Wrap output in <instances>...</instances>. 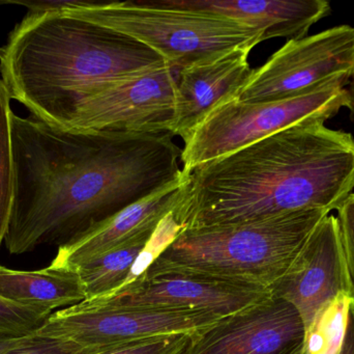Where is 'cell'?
Listing matches in <instances>:
<instances>
[{
  "instance_id": "6da1fadb",
  "label": "cell",
  "mask_w": 354,
  "mask_h": 354,
  "mask_svg": "<svg viewBox=\"0 0 354 354\" xmlns=\"http://www.w3.org/2000/svg\"><path fill=\"white\" fill-rule=\"evenodd\" d=\"M10 137L12 255L68 245L183 172L170 133L70 130L12 112Z\"/></svg>"
},
{
  "instance_id": "7a4b0ae2",
  "label": "cell",
  "mask_w": 354,
  "mask_h": 354,
  "mask_svg": "<svg viewBox=\"0 0 354 354\" xmlns=\"http://www.w3.org/2000/svg\"><path fill=\"white\" fill-rule=\"evenodd\" d=\"M353 189V135L301 123L183 170L174 215L181 228L198 229L332 212Z\"/></svg>"
},
{
  "instance_id": "3957f363",
  "label": "cell",
  "mask_w": 354,
  "mask_h": 354,
  "mask_svg": "<svg viewBox=\"0 0 354 354\" xmlns=\"http://www.w3.org/2000/svg\"><path fill=\"white\" fill-rule=\"evenodd\" d=\"M166 64L137 39L68 10L28 12L0 48L10 100L58 128L107 85Z\"/></svg>"
},
{
  "instance_id": "277c9868",
  "label": "cell",
  "mask_w": 354,
  "mask_h": 354,
  "mask_svg": "<svg viewBox=\"0 0 354 354\" xmlns=\"http://www.w3.org/2000/svg\"><path fill=\"white\" fill-rule=\"evenodd\" d=\"M330 213L303 210L243 224L183 229L143 276H189L272 290Z\"/></svg>"
},
{
  "instance_id": "5b68a950",
  "label": "cell",
  "mask_w": 354,
  "mask_h": 354,
  "mask_svg": "<svg viewBox=\"0 0 354 354\" xmlns=\"http://www.w3.org/2000/svg\"><path fill=\"white\" fill-rule=\"evenodd\" d=\"M29 12L68 10L129 35L159 53L176 70L204 62L235 48H255L259 30L222 15L181 8L169 0L91 2L30 0Z\"/></svg>"
},
{
  "instance_id": "8992f818",
  "label": "cell",
  "mask_w": 354,
  "mask_h": 354,
  "mask_svg": "<svg viewBox=\"0 0 354 354\" xmlns=\"http://www.w3.org/2000/svg\"><path fill=\"white\" fill-rule=\"evenodd\" d=\"M348 103L346 87L335 85L280 101L234 100L212 112L181 149L183 172L295 125L330 120Z\"/></svg>"
},
{
  "instance_id": "52a82bcc",
  "label": "cell",
  "mask_w": 354,
  "mask_h": 354,
  "mask_svg": "<svg viewBox=\"0 0 354 354\" xmlns=\"http://www.w3.org/2000/svg\"><path fill=\"white\" fill-rule=\"evenodd\" d=\"M354 77V27L338 25L288 39L253 70L237 101H280L326 87H348Z\"/></svg>"
},
{
  "instance_id": "ba28073f",
  "label": "cell",
  "mask_w": 354,
  "mask_h": 354,
  "mask_svg": "<svg viewBox=\"0 0 354 354\" xmlns=\"http://www.w3.org/2000/svg\"><path fill=\"white\" fill-rule=\"evenodd\" d=\"M222 319L200 312L114 307L84 301L52 313L35 334L102 351L156 337L194 336Z\"/></svg>"
},
{
  "instance_id": "9c48e42d",
  "label": "cell",
  "mask_w": 354,
  "mask_h": 354,
  "mask_svg": "<svg viewBox=\"0 0 354 354\" xmlns=\"http://www.w3.org/2000/svg\"><path fill=\"white\" fill-rule=\"evenodd\" d=\"M176 89L174 69L164 64L107 85L83 102L62 129L171 134Z\"/></svg>"
},
{
  "instance_id": "30bf717a",
  "label": "cell",
  "mask_w": 354,
  "mask_h": 354,
  "mask_svg": "<svg viewBox=\"0 0 354 354\" xmlns=\"http://www.w3.org/2000/svg\"><path fill=\"white\" fill-rule=\"evenodd\" d=\"M274 297L270 289L180 276H142L118 292L91 299L114 307L200 312L230 317Z\"/></svg>"
},
{
  "instance_id": "8fae6325",
  "label": "cell",
  "mask_w": 354,
  "mask_h": 354,
  "mask_svg": "<svg viewBox=\"0 0 354 354\" xmlns=\"http://www.w3.org/2000/svg\"><path fill=\"white\" fill-rule=\"evenodd\" d=\"M304 340L299 312L274 295L195 335L183 354H292Z\"/></svg>"
},
{
  "instance_id": "7c38bea8",
  "label": "cell",
  "mask_w": 354,
  "mask_h": 354,
  "mask_svg": "<svg viewBox=\"0 0 354 354\" xmlns=\"http://www.w3.org/2000/svg\"><path fill=\"white\" fill-rule=\"evenodd\" d=\"M272 291L297 310L305 330L328 301L349 294L336 216L330 213L319 222L292 267Z\"/></svg>"
},
{
  "instance_id": "4fadbf2b",
  "label": "cell",
  "mask_w": 354,
  "mask_h": 354,
  "mask_svg": "<svg viewBox=\"0 0 354 354\" xmlns=\"http://www.w3.org/2000/svg\"><path fill=\"white\" fill-rule=\"evenodd\" d=\"M252 50L235 48L178 70L174 136L187 141L212 112L239 99L253 73L249 64Z\"/></svg>"
},
{
  "instance_id": "5bb4252c",
  "label": "cell",
  "mask_w": 354,
  "mask_h": 354,
  "mask_svg": "<svg viewBox=\"0 0 354 354\" xmlns=\"http://www.w3.org/2000/svg\"><path fill=\"white\" fill-rule=\"evenodd\" d=\"M183 172L178 180L124 208L88 232L58 247L50 265L75 269L93 258L122 247L145 234H153L160 222L176 210Z\"/></svg>"
},
{
  "instance_id": "9a60e30c",
  "label": "cell",
  "mask_w": 354,
  "mask_h": 354,
  "mask_svg": "<svg viewBox=\"0 0 354 354\" xmlns=\"http://www.w3.org/2000/svg\"><path fill=\"white\" fill-rule=\"evenodd\" d=\"M181 8L222 15L259 30L264 41L307 37L310 28L332 12L326 0H169Z\"/></svg>"
},
{
  "instance_id": "2e32d148",
  "label": "cell",
  "mask_w": 354,
  "mask_h": 354,
  "mask_svg": "<svg viewBox=\"0 0 354 354\" xmlns=\"http://www.w3.org/2000/svg\"><path fill=\"white\" fill-rule=\"evenodd\" d=\"M0 297L52 314L86 301V293L76 270L50 265L26 272L0 266Z\"/></svg>"
},
{
  "instance_id": "e0dca14e",
  "label": "cell",
  "mask_w": 354,
  "mask_h": 354,
  "mask_svg": "<svg viewBox=\"0 0 354 354\" xmlns=\"http://www.w3.org/2000/svg\"><path fill=\"white\" fill-rule=\"evenodd\" d=\"M153 234L142 235L73 269L76 270L82 282L86 301L103 299L118 292L128 280Z\"/></svg>"
},
{
  "instance_id": "ac0fdd59",
  "label": "cell",
  "mask_w": 354,
  "mask_h": 354,
  "mask_svg": "<svg viewBox=\"0 0 354 354\" xmlns=\"http://www.w3.org/2000/svg\"><path fill=\"white\" fill-rule=\"evenodd\" d=\"M353 299L342 293L328 301L306 328L304 347L308 354H339L343 347Z\"/></svg>"
},
{
  "instance_id": "d6986e66",
  "label": "cell",
  "mask_w": 354,
  "mask_h": 354,
  "mask_svg": "<svg viewBox=\"0 0 354 354\" xmlns=\"http://www.w3.org/2000/svg\"><path fill=\"white\" fill-rule=\"evenodd\" d=\"M10 98L0 78V247L4 242L14 199V163L10 137Z\"/></svg>"
},
{
  "instance_id": "ffe728a7",
  "label": "cell",
  "mask_w": 354,
  "mask_h": 354,
  "mask_svg": "<svg viewBox=\"0 0 354 354\" xmlns=\"http://www.w3.org/2000/svg\"><path fill=\"white\" fill-rule=\"evenodd\" d=\"M50 315L0 297V336L24 337L35 334Z\"/></svg>"
},
{
  "instance_id": "44dd1931",
  "label": "cell",
  "mask_w": 354,
  "mask_h": 354,
  "mask_svg": "<svg viewBox=\"0 0 354 354\" xmlns=\"http://www.w3.org/2000/svg\"><path fill=\"white\" fill-rule=\"evenodd\" d=\"M194 336L172 335L143 339L111 348L97 351L91 354H183Z\"/></svg>"
},
{
  "instance_id": "7402d4cb",
  "label": "cell",
  "mask_w": 354,
  "mask_h": 354,
  "mask_svg": "<svg viewBox=\"0 0 354 354\" xmlns=\"http://www.w3.org/2000/svg\"><path fill=\"white\" fill-rule=\"evenodd\" d=\"M339 236L342 249L349 297L354 301V193H351L337 209Z\"/></svg>"
},
{
  "instance_id": "603a6c76",
  "label": "cell",
  "mask_w": 354,
  "mask_h": 354,
  "mask_svg": "<svg viewBox=\"0 0 354 354\" xmlns=\"http://www.w3.org/2000/svg\"><path fill=\"white\" fill-rule=\"evenodd\" d=\"M95 349L85 348L70 341L48 338L32 334L19 346L6 354H91Z\"/></svg>"
},
{
  "instance_id": "cb8c5ba5",
  "label": "cell",
  "mask_w": 354,
  "mask_h": 354,
  "mask_svg": "<svg viewBox=\"0 0 354 354\" xmlns=\"http://www.w3.org/2000/svg\"><path fill=\"white\" fill-rule=\"evenodd\" d=\"M29 336L30 335L24 337L0 336V354H6L10 349L22 344Z\"/></svg>"
},
{
  "instance_id": "d4e9b609",
  "label": "cell",
  "mask_w": 354,
  "mask_h": 354,
  "mask_svg": "<svg viewBox=\"0 0 354 354\" xmlns=\"http://www.w3.org/2000/svg\"><path fill=\"white\" fill-rule=\"evenodd\" d=\"M339 354H354V319L353 314L349 316L348 328L342 349Z\"/></svg>"
},
{
  "instance_id": "484cf974",
  "label": "cell",
  "mask_w": 354,
  "mask_h": 354,
  "mask_svg": "<svg viewBox=\"0 0 354 354\" xmlns=\"http://www.w3.org/2000/svg\"><path fill=\"white\" fill-rule=\"evenodd\" d=\"M347 93H348V103L346 107L351 112V118L354 120V77L353 80L349 83L348 87H346Z\"/></svg>"
},
{
  "instance_id": "4316f807",
  "label": "cell",
  "mask_w": 354,
  "mask_h": 354,
  "mask_svg": "<svg viewBox=\"0 0 354 354\" xmlns=\"http://www.w3.org/2000/svg\"><path fill=\"white\" fill-rule=\"evenodd\" d=\"M292 354H308L307 351H306L305 347L303 346L301 347V348L297 349L295 353H293Z\"/></svg>"
},
{
  "instance_id": "83f0119b",
  "label": "cell",
  "mask_w": 354,
  "mask_h": 354,
  "mask_svg": "<svg viewBox=\"0 0 354 354\" xmlns=\"http://www.w3.org/2000/svg\"><path fill=\"white\" fill-rule=\"evenodd\" d=\"M351 314H353V319H354V301H353V303H351Z\"/></svg>"
}]
</instances>
